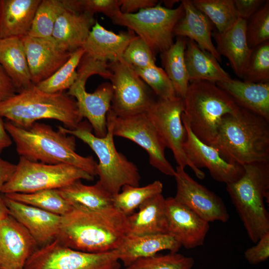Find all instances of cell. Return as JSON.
Returning a JSON list of instances; mask_svg holds the SVG:
<instances>
[{"label": "cell", "instance_id": "obj_1", "mask_svg": "<svg viewBox=\"0 0 269 269\" xmlns=\"http://www.w3.org/2000/svg\"><path fill=\"white\" fill-rule=\"evenodd\" d=\"M128 233V216L115 207L94 210L74 206L62 216L56 239L76 250L102 253L117 249Z\"/></svg>", "mask_w": 269, "mask_h": 269}, {"label": "cell", "instance_id": "obj_2", "mask_svg": "<svg viewBox=\"0 0 269 269\" xmlns=\"http://www.w3.org/2000/svg\"><path fill=\"white\" fill-rule=\"evenodd\" d=\"M4 127L20 156L46 164H69L94 177L97 175L98 163L92 156H83L76 152L75 136L38 122L24 129L7 121Z\"/></svg>", "mask_w": 269, "mask_h": 269}, {"label": "cell", "instance_id": "obj_3", "mask_svg": "<svg viewBox=\"0 0 269 269\" xmlns=\"http://www.w3.org/2000/svg\"><path fill=\"white\" fill-rule=\"evenodd\" d=\"M212 146L242 166L269 161V121L240 107L223 117Z\"/></svg>", "mask_w": 269, "mask_h": 269}, {"label": "cell", "instance_id": "obj_4", "mask_svg": "<svg viewBox=\"0 0 269 269\" xmlns=\"http://www.w3.org/2000/svg\"><path fill=\"white\" fill-rule=\"evenodd\" d=\"M0 117L24 129L40 120L53 119L73 130L83 119L73 97L63 92H45L35 85L0 102Z\"/></svg>", "mask_w": 269, "mask_h": 269}, {"label": "cell", "instance_id": "obj_5", "mask_svg": "<svg viewBox=\"0 0 269 269\" xmlns=\"http://www.w3.org/2000/svg\"><path fill=\"white\" fill-rule=\"evenodd\" d=\"M243 167L242 176L227 184L226 189L250 239L256 243L269 231V215L264 202L269 199V161Z\"/></svg>", "mask_w": 269, "mask_h": 269}, {"label": "cell", "instance_id": "obj_6", "mask_svg": "<svg viewBox=\"0 0 269 269\" xmlns=\"http://www.w3.org/2000/svg\"><path fill=\"white\" fill-rule=\"evenodd\" d=\"M184 99L183 114L194 134L212 146L223 117L240 108L215 83L194 81L189 83Z\"/></svg>", "mask_w": 269, "mask_h": 269}, {"label": "cell", "instance_id": "obj_7", "mask_svg": "<svg viewBox=\"0 0 269 269\" xmlns=\"http://www.w3.org/2000/svg\"><path fill=\"white\" fill-rule=\"evenodd\" d=\"M107 123V132L103 137L95 135L89 127L82 123L73 130L61 126L57 129L64 134L80 139L89 146L99 159L97 172L99 177L98 181L109 192L115 195L125 185L138 186L140 175L136 166L117 150L112 124L108 118Z\"/></svg>", "mask_w": 269, "mask_h": 269}, {"label": "cell", "instance_id": "obj_8", "mask_svg": "<svg viewBox=\"0 0 269 269\" xmlns=\"http://www.w3.org/2000/svg\"><path fill=\"white\" fill-rule=\"evenodd\" d=\"M108 65V63L94 60L84 54L78 67L77 78L67 93L75 98L81 116L88 120L94 135L99 137H104L107 132V116L111 109L113 87L111 83L106 82L99 85L93 93H88L86 83L93 75L110 79Z\"/></svg>", "mask_w": 269, "mask_h": 269}, {"label": "cell", "instance_id": "obj_9", "mask_svg": "<svg viewBox=\"0 0 269 269\" xmlns=\"http://www.w3.org/2000/svg\"><path fill=\"white\" fill-rule=\"evenodd\" d=\"M94 179V177L88 173L71 165L46 164L20 156L13 174L0 193H30L58 189L78 180L92 181Z\"/></svg>", "mask_w": 269, "mask_h": 269}, {"label": "cell", "instance_id": "obj_10", "mask_svg": "<svg viewBox=\"0 0 269 269\" xmlns=\"http://www.w3.org/2000/svg\"><path fill=\"white\" fill-rule=\"evenodd\" d=\"M184 12L181 3L171 9L157 3L134 13L120 12L111 20L136 34L156 54L167 50L174 43L173 30Z\"/></svg>", "mask_w": 269, "mask_h": 269}, {"label": "cell", "instance_id": "obj_11", "mask_svg": "<svg viewBox=\"0 0 269 269\" xmlns=\"http://www.w3.org/2000/svg\"><path fill=\"white\" fill-rule=\"evenodd\" d=\"M115 250L91 253L76 250L57 239L38 248L29 258L24 269H120Z\"/></svg>", "mask_w": 269, "mask_h": 269}, {"label": "cell", "instance_id": "obj_12", "mask_svg": "<svg viewBox=\"0 0 269 269\" xmlns=\"http://www.w3.org/2000/svg\"><path fill=\"white\" fill-rule=\"evenodd\" d=\"M184 99L176 96L169 99L153 100L146 112L166 147L172 152L178 166H189L197 178L203 179L205 174L188 159L183 149L186 137L181 116L184 112Z\"/></svg>", "mask_w": 269, "mask_h": 269}, {"label": "cell", "instance_id": "obj_13", "mask_svg": "<svg viewBox=\"0 0 269 269\" xmlns=\"http://www.w3.org/2000/svg\"><path fill=\"white\" fill-rule=\"evenodd\" d=\"M107 118L112 122L114 136L136 143L147 152L152 167L166 175L174 176L175 169L165 156L166 145L146 112L116 116L110 110Z\"/></svg>", "mask_w": 269, "mask_h": 269}, {"label": "cell", "instance_id": "obj_14", "mask_svg": "<svg viewBox=\"0 0 269 269\" xmlns=\"http://www.w3.org/2000/svg\"><path fill=\"white\" fill-rule=\"evenodd\" d=\"M113 89L110 111L116 116L146 112L152 102L145 83L123 60L109 63Z\"/></svg>", "mask_w": 269, "mask_h": 269}, {"label": "cell", "instance_id": "obj_15", "mask_svg": "<svg viewBox=\"0 0 269 269\" xmlns=\"http://www.w3.org/2000/svg\"><path fill=\"white\" fill-rule=\"evenodd\" d=\"M176 183L175 199L205 221L225 223L229 220L227 209L222 199L198 183L177 166L174 176Z\"/></svg>", "mask_w": 269, "mask_h": 269}, {"label": "cell", "instance_id": "obj_16", "mask_svg": "<svg viewBox=\"0 0 269 269\" xmlns=\"http://www.w3.org/2000/svg\"><path fill=\"white\" fill-rule=\"evenodd\" d=\"M181 119L186 137L183 149L189 160L197 168H206L212 178L226 184L239 180L244 173L243 166L224 158L213 146L201 141L191 131L182 114Z\"/></svg>", "mask_w": 269, "mask_h": 269}, {"label": "cell", "instance_id": "obj_17", "mask_svg": "<svg viewBox=\"0 0 269 269\" xmlns=\"http://www.w3.org/2000/svg\"><path fill=\"white\" fill-rule=\"evenodd\" d=\"M27 59L31 80L37 85L47 79L70 58L72 53L61 47L52 37L21 38Z\"/></svg>", "mask_w": 269, "mask_h": 269}, {"label": "cell", "instance_id": "obj_18", "mask_svg": "<svg viewBox=\"0 0 269 269\" xmlns=\"http://www.w3.org/2000/svg\"><path fill=\"white\" fill-rule=\"evenodd\" d=\"M38 248L28 231L9 214L0 221V268L24 269Z\"/></svg>", "mask_w": 269, "mask_h": 269}, {"label": "cell", "instance_id": "obj_19", "mask_svg": "<svg viewBox=\"0 0 269 269\" xmlns=\"http://www.w3.org/2000/svg\"><path fill=\"white\" fill-rule=\"evenodd\" d=\"M168 234L182 246L190 249L204 244L209 222L174 197L165 199Z\"/></svg>", "mask_w": 269, "mask_h": 269}, {"label": "cell", "instance_id": "obj_20", "mask_svg": "<svg viewBox=\"0 0 269 269\" xmlns=\"http://www.w3.org/2000/svg\"><path fill=\"white\" fill-rule=\"evenodd\" d=\"M9 215L30 233L38 248L56 239L61 216L24 204L2 195Z\"/></svg>", "mask_w": 269, "mask_h": 269}, {"label": "cell", "instance_id": "obj_21", "mask_svg": "<svg viewBox=\"0 0 269 269\" xmlns=\"http://www.w3.org/2000/svg\"><path fill=\"white\" fill-rule=\"evenodd\" d=\"M117 34L104 28L97 20L82 48L84 54L103 62L122 60L124 52L135 35L131 30Z\"/></svg>", "mask_w": 269, "mask_h": 269}, {"label": "cell", "instance_id": "obj_22", "mask_svg": "<svg viewBox=\"0 0 269 269\" xmlns=\"http://www.w3.org/2000/svg\"><path fill=\"white\" fill-rule=\"evenodd\" d=\"M181 247L168 234H128L115 251L120 262L127 267L138 259L154 256L161 251L177 253Z\"/></svg>", "mask_w": 269, "mask_h": 269}, {"label": "cell", "instance_id": "obj_23", "mask_svg": "<svg viewBox=\"0 0 269 269\" xmlns=\"http://www.w3.org/2000/svg\"><path fill=\"white\" fill-rule=\"evenodd\" d=\"M247 20L239 18L236 23L224 32L214 31L212 36L215 40L216 49L221 56L229 60L235 73L243 78L252 53L246 37Z\"/></svg>", "mask_w": 269, "mask_h": 269}, {"label": "cell", "instance_id": "obj_24", "mask_svg": "<svg viewBox=\"0 0 269 269\" xmlns=\"http://www.w3.org/2000/svg\"><path fill=\"white\" fill-rule=\"evenodd\" d=\"M181 3L184 8V15L174 28V36L193 40L202 50L210 53L220 62L221 56L212 40L213 23L195 6L191 0H182Z\"/></svg>", "mask_w": 269, "mask_h": 269}, {"label": "cell", "instance_id": "obj_25", "mask_svg": "<svg viewBox=\"0 0 269 269\" xmlns=\"http://www.w3.org/2000/svg\"><path fill=\"white\" fill-rule=\"evenodd\" d=\"M216 84L238 106L269 121V82L253 83L231 78Z\"/></svg>", "mask_w": 269, "mask_h": 269}, {"label": "cell", "instance_id": "obj_26", "mask_svg": "<svg viewBox=\"0 0 269 269\" xmlns=\"http://www.w3.org/2000/svg\"><path fill=\"white\" fill-rule=\"evenodd\" d=\"M96 21L94 15L65 8L56 20L52 37L72 53L82 47Z\"/></svg>", "mask_w": 269, "mask_h": 269}, {"label": "cell", "instance_id": "obj_27", "mask_svg": "<svg viewBox=\"0 0 269 269\" xmlns=\"http://www.w3.org/2000/svg\"><path fill=\"white\" fill-rule=\"evenodd\" d=\"M41 0H0V39L28 34Z\"/></svg>", "mask_w": 269, "mask_h": 269}, {"label": "cell", "instance_id": "obj_28", "mask_svg": "<svg viewBox=\"0 0 269 269\" xmlns=\"http://www.w3.org/2000/svg\"><path fill=\"white\" fill-rule=\"evenodd\" d=\"M138 211L128 216V234H168L165 198L157 194L142 204Z\"/></svg>", "mask_w": 269, "mask_h": 269}, {"label": "cell", "instance_id": "obj_29", "mask_svg": "<svg viewBox=\"0 0 269 269\" xmlns=\"http://www.w3.org/2000/svg\"><path fill=\"white\" fill-rule=\"evenodd\" d=\"M0 65L12 81L17 93L34 85L21 38L0 39Z\"/></svg>", "mask_w": 269, "mask_h": 269}, {"label": "cell", "instance_id": "obj_30", "mask_svg": "<svg viewBox=\"0 0 269 269\" xmlns=\"http://www.w3.org/2000/svg\"><path fill=\"white\" fill-rule=\"evenodd\" d=\"M185 60L189 81H208L216 83L231 79L214 56L202 50L191 39L187 40Z\"/></svg>", "mask_w": 269, "mask_h": 269}, {"label": "cell", "instance_id": "obj_31", "mask_svg": "<svg viewBox=\"0 0 269 269\" xmlns=\"http://www.w3.org/2000/svg\"><path fill=\"white\" fill-rule=\"evenodd\" d=\"M72 206H79L99 210L113 208V196L98 181L92 185L82 183L81 180L57 189Z\"/></svg>", "mask_w": 269, "mask_h": 269}, {"label": "cell", "instance_id": "obj_32", "mask_svg": "<svg viewBox=\"0 0 269 269\" xmlns=\"http://www.w3.org/2000/svg\"><path fill=\"white\" fill-rule=\"evenodd\" d=\"M187 38L177 37L167 50L160 53L162 66L171 81L176 95L184 99L189 85L185 60Z\"/></svg>", "mask_w": 269, "mask_h": 269}, {"label": "cell", "instance_id": "obj_33", "mask_svg": "<svg viewBox=\"0 0 269 269\" xmlns=\"http://www.w3.org/2000/svg\"><path fill=\"white\" fill-rule=\"evenodd\" d=\"M122 191L113 196V205L118 210L129 216L149 198L161 194L163 184L159 180L144 186L125 185Z\"/></svg>", "mask_w": 269, "mask_h": 269}, {"label": "cell", "instance_id": "obj_34", "mask_svg": "<svg viewBox=\"0 0 269 269\" xmlns=\"http://www.w3.org/2000/svg\"><path fill=\"white\" fill-rule=\"evenodd\" d=\"M3 195L15 201L61 216L67 214L72 208L57 189L43 190L30 193H13Z\"/></svg>", "mask_w": 269, "mask_h": 269}, {"label": "cell", "instance_id": "obj_35", "mask_svg": "<svg viewBox=\"0 0 269 269\" xmlns=\"http://www.w3.org/2000/svg\"><path fill=\"white\" fill-rule=\"evenodd\" d=\"M191 1L209 18L219 32H224L231 28L239 19L234 0Z\"/></svg>", "mask_w": 269, "mask_h": 269}, {"label": "cell", "instance_id": "obj_36", "mask_svg": "<svg viewBox=\"0 0 269 269\" xmlns=\"http://www.w3.org/2000/svg\"><path fill=\"white\" fill-rule=\"evenodd\" d=\"M84 54L83 48L73 52L68 60L51 76L36 86L40 90L47 93L62 92L69 89L75 83L78 73V68Z\"/></svg>", "mask_w": 269, "mask_h": 269}, {"label": "cell", "instance_id": "obj_37", "mask_svg": "<svg viewBox=\"0 0 269 269\" xmlns=\"http://www.w3.org/2000/svg\"><path fill=\"white\" fill-rule=\"evenodd\" d=\"M65 9L62 0H41L27 35L40 38L52 37L56 20Z\"/></svg>", "mask_w": 269, "mask_h": 269}, {"label": "cell", "instance_id": "obj_38", "mask_svg": "<svg viewBox=\"0 0 269 269\" xmlns=\"http://www.w3.org/2000/svg\"><path fill=\"white\" fill-rule=\"evenodd\" d=\"M194 260L191 257L170 252L164 255L138 259L126 269H191Z\"/></svg>", "mask_w": 269, "mask_h": 269}, {"label": "cell", "instance_id": "obj_39", "mask_svg": "<svg viewBox=\"0 0 269 269\" xmlns=\"http://www.w3.org/2000/svg\"><path fill=\"white\" fill-rule=\"evenodd\" d=\"M132 68L158 98L169 99L177 96L171 81L162 68L156 65L144 68Z\"/></svg>", "mask_w": 269, "mask_h": 269}, {"label": "cell", "instance_id": "obj_40", "mask_svg": "<svg viewBox=\"0 0 269 269\" xmlns=\"http://www.w3.org/2000/svg\"><path fill=\"white\" fill-rule=\"evenodd\" d=\"M248 20L246 37L249 46L253 49L269 41V0H266Z\"/></svg>", "mask_w": 269, "mask_h": 269}, {"label": "cell", "instance_id": "obj_41", "mask_svg": "<svg viewBox=\"0 0 269 269\" xmlns=\"http://www.w3.org/2000/svg\"><path fill=\"white\" fill-rule=\"evenodd\" d=\"M243 78L244 81L250 82H269V41L253 48Z\"/></svg>", "mask_w": 269, "mask_h": 269}, {"label": "cell", "instance_id": "obj_42", "mask_svg": "<svg viewBox=\"0 0 269 269\" xmlns=\"http://www.w3.org/2000/svg\"><path fill=\"white\" fill-rule=\"evenodd\" d=\"M155 55L143 39L134 35L124 52L122 60L132 67L144 68L156 65Z\"/></svg>", "mask_w": 269, "mask_h": 269}, {"label": "cell", "instance_id": "obj_43", "mask_svg": "<svg viewBox=\"0 0 269 269\" xmlns=\"http://www.w3.org/2000/svg\"><path fill=\"white\" fill-rule=\"evenodd\" d=\"M66 9L94 15L103 13L111 19L121 12L119 0H62Z\"/></svg>", "mask_w": 269, "mask_h": 269}, {"label": "cell", "instance_id": "obj_44", "mask_svg": "<svg viewBox=\"0 0 269 269\" xmlns=\"http://www.w3.org/2000/svg\"><path fill=\"white\" fill-rule=\"evenodd\" d=\"M244 255L246 260L252 265L267 260L269 257V231L260 237L255 246L248 248Z\"/></svg>", "mask_w": 269, "mask_h": 269}, {"label": "cell", "instance_id": "obj_45", "mask_svg": "<svg viewBox=\"0 0 269 269\" xmlns=\"http://www.w3.org/2000/svg\"><path fill=\"white\" fill-rule=\"evenodd\" d=\"M265 1L264 0H234L238 18L247 20Z\"/></svg>", "mask_w": 269, "mask_h": 269}, {"label": "cell", "instance_id": "obj_46", "mask_svg": "<svg viewBox=\"0 0 269 269\" xmlns=\"http://www.w3.org/2000/svg\"><path fill=\"white\" fill-rule=\"evenodd\" d=\"M120 11L122 13L130 14L138 12L141 9L155 6L156 0H119Z\"/></svg>", "mask_w": 269, "mask_h": 269}, {"label": "cell", "instance_id": "obj_47", "mask_svg": "<svg viewBox=\"0 0 269 269\" xmlns=\"http://www.w3.org/2000/svg\"><path fill=\"white\" fill-rule=\"evenodd\" d=\"M15 86L0 65V102H1L16 94Z\"/></svg>", "mask_w": 269, "mask_h": 269}, {"label": "cell", "instance_id": "obj_48", "mask_svg": "<svg viewBox=\"0 0 269 269\" xmlns=\"http://www.w3.org/2000/svg\"><path fill=\"white\" fill-rule=\"evenodd\" d=\"M15 168V164L0 157V193L4 185L12 176Z\"/></svg>", "mask_w": 269, "mask_h": 269}, {"label": "cell", "instance_id": "obj_49", "mask_svg": "<svg viewBox=\"0 0 269 269\" xmlns=\"http://www.w3.org/2000/svg\"><path fill=\"white\" fill-rule=\"evenodd\" d=\"M12 140L9 134L6 132L4 123L0 117V153L5 148L10 146Z\"/></svg>", "mask_w": 269, "mask_h": 269}, {"label": "cell", "instance_id": "obj_50", "mask_svg": "<svg viewBox=\"0 0 269 269\" xmlns=\"http://www.w3.org/2000/svg\"><path fill=\"white\" fill-rule=\"evenodd\" d=\"M9 214L8 209L0 193V221Z\"/></svg>", "mask_w": 269, "mask_h": 269}, {"label": "cell", "instance_id": "obj_51", "mask_svg": "<svg viewBox=\"0 0 269 269\" xmlns=\"http://www.w3.org/2000/svg\"><path fill=\"white\" fill-rule=\"evenodd\" d=\"M178 1L179 0H163V3H164L165 7L171 9L173 8V5Z\"/></svg>", "mask_w": 269, "mask_h": 269}, {"label": "cell", "instance_id": "obj_52", "mask_svg": "<svg viewBox=\"0 0 269 269\" xmlns=\"http://www.w3.org/2000/svg\"></svg>", "mask_w": 269, "mask_h": 269}]
</instances>
